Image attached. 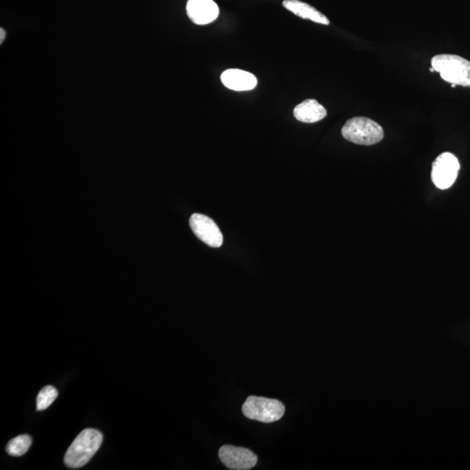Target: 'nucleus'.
Wrapping results in <instances>:
<instances>
[{
	"label": "nucleus",
	"instance_id": "1",
	"mask_svg": "<svg viewBox=\"0 0 470 470\" xmlns=\"http://www.w3.org/2000/svg\"><path fill=\"white\" fill-rule=\"evenodd\" d=\"M103 442V435L94 428H87L78 435L67 449L64 462L68 468L80 469L87 464Z\"/></svg>",
	"mask_w": 470,
	"mask_h": 470
},
{
	"label": "nucleus",
	"instance_id": "2",
	"mask_svg": "<svg viewBox=\"0 0 470 470\" xmlns=\"http://www.w3.org/2000/svg\"><path fill=\"white\" fill-rule=\"evenodd\" d=\"M431 66L447 82L470 87V61L454 54H439L432 58Z\"/></svg>",
	"mask_w": 470,
	"mask_h": 470
},
{
	"label": "nucleus",
	"instance_id": "3",
	"mask_svg": "<svg viewBox=\"0 0 470 470\" xmlns=\"http://www.w3.org/2000/svg\"><path fill=\"white\" fill-rule=\"evenodd\" d=\"M344 139L357 145H376L384 137L383 128L366 117H355L346 122L342 129Z\"/></svg>",
	"mask_w": 470,
	"mask_h": 470
},
{
	"label": "nucleus",
	"instance_id": "4",
	"mask_svg": "<svg viewBox=\"0 0 470 470\" xmlns=\"http://www.w3.org/2000/svg\"><path fill=\"white\" fill-rule=\"evenodd\" d=\"M243 412L245 417L251 420L272 424L284 417L285 406L278 400L251 396L245 401Z\"/></svg>",
	"mask_w": 470,
	"mask_h": 470
},
{
	"label": "nucleus",
	"instance_id": "5",
	"mask_svg": "<svg viewBox=\"0 0 470 470\" xmlns=\"http://www.w3.org/2000/svg\"><path fill=\"white\" fill-rule=\"evenodd\" d=\"M460 163L451 153L439 155L432 166L431 178L438 189H448L455 183L458 176Z\"/></svg>",
	"mask_w": 470,
	"mask_h": 470
},
{
	"label": "nucleus",
	"instance_id": "6",
	"mask_svg": "<svg viewBox=\"0 0 470 470\" xmlns=\"http://www.w3.org/2000/svg\"><path fill=\"white\" fill-rule=\"evenodd\" d=\"M190 227L197 238L211 247H220L223 244V235L219 227L202 214H193L190 218Z\"/></svg>",
	"mask_w": 470,
	"mask_h": 470
},
{
	"label": "nucleus",
	"instance_id": "7",
	"mask_svg": "<svg viewBox=\"0 0 470 470\" xmlns=\"http://www.w3.org/2000/svg\"><path fill=\"white\" fill-rule=\"evenodd\" d=\"M219 458L227 469L248 470L256 465L258 458L250 449L224 445L220 449Z\"/></svg>",
	"mask_w": 470,
	"mask_h": 470
},
{
	"label": "nucleus",
	"instance_id": "8",
	"mask_svg": "<svg viewBox=\"0 0 470 470\" xmlns=\"http://www.w3.org/2000/svg\"><path fill=\"white\" fill-rule=\"evenodd\" d=\"M220 10L214 0H189L186 13L196 25L204 26L214 21L219 16Z\"/></svg>",
	"mask_w": 470,
	"mask_h": 470
},
{
	"label": "nucleus",
	"instance_id": "9",
	"mask_svg": "<svg viewBox=\"0 0 470 470\" xmlns=\"http://www.w3.org/2000/svg\"><path fill=\"white\" fill-rule=\"evenodd\" d=\"M220 78L225 87L234 91H250L257 86L256 77L243 70L228 69L221 74Z\"/></svg>",
	"mask_w": 470,
	"mask_h": 470
},
{
	"label": "nucleus",
	"instance_id": "10",
	"mask_svg": "<svg viewBox=\"0 0 470 470\" xmlns=\"http://www.w3.org/2000/svg\"><path fill=\"white\" fill-rule=\"evenodd\" d=\"M294 116L296 120L303 123H315L326 117L327 110L317 101L306 100L296 105Z\"/></svg>",
	"mask_w": 470,
	"mask_h": 470
},
{
	"label": "nucleus",
	"instance_id": "11",
	"mask_svg": "<svg viewBox=\"0 0 470 470\" xmlns=\"http://www.w3.org/2000/svg\"><path fill=\"white\" fill-rule=\"evenodd\" d=\"M282 4L285 8L299 18L309 19L311 21L322 24V25H329V20L324 15L306 3L299 1V0H285Z\"/></svg>",
	"mask_w": 470,
	"mask_h": 470
},
{
	"label": "nucleus",
	"instance_id": "12",
	"mask_svg": "<svg viewBox=\"0 0 470 470\" xmlns=\"http://www.w3.org/2000/svg\"><path fill=\"white\" fill-rule=\"evenodd\" d=\"M32 445V438L28 435H19L6 445V452L10 455L21 456L25 455Z\"/></svg>",
	"mask_w": 470,
	"mask_h": 470
},
{
	"label": "nucleus",
	"instance_id": "13",
	"mask_svg": "<svg viewBox=\"0 0 470 470\" xmlns=\"http://www.w3.org/2000/svg\"><path fill=\"white\" fill-rule=\"evenodd\" d=\"M58 397V391L53 386H46L40 390L37 397V410L42 411L53 404Z\"/></svg>",
	"mask_w": 470,
	"mask_h": 470
},
{
	"label": "nucleus",
	"instance_id": "14",
	"mask_svg": "<svg viewBox=\"0 0 470 470\" xmlns=\"http://www.w3.org/2000/svg\"><path fill=\"white\" fill-rule=\"evenodd\" d=\"M0 33H1V36H0V42H1V44H2V43H3V40H5V37H6V32H5V30H3L2 28L0 29Z\"/></svg>",
	"mask_w": 470,
	"mask_h": 470
},
{
	"label": "nucleus",
	"instance_id": "15",
	"mask_svg": "<svg viewBox=\"0 0 470 470\" xmlns=\"http://www.w3.org/2000/svg\"><path fill=\"white\" fill-rule=\"evenodd\" d=\"M429 71H435V69H434L433 67H431L430 68H429Z\"/></svg>",
	"mask_w": 470,
	"mask_h": 470
}]
</instances>
